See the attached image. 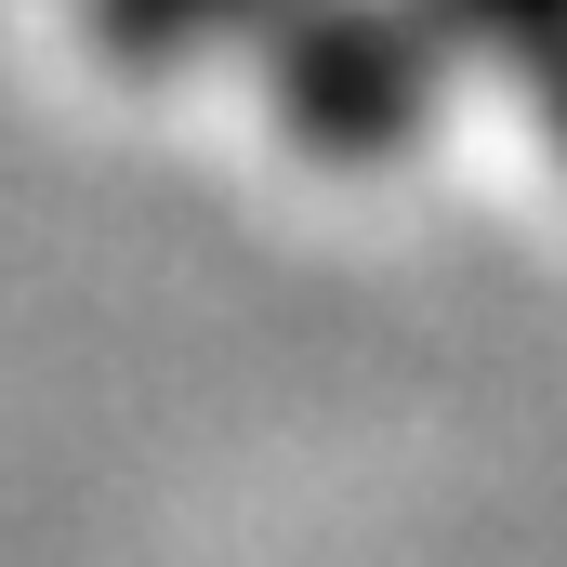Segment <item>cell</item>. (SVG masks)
Here are the masks:
<instances>
[{"mask_svg":"<svg viewBox=\"0 0 567 567\" xmlns=\"http://www.w3.org/2000/svg\"><path fill=\"white\" fill-rule=\"evenodd\" d=\"M212 13H238V0H106V40H120V53H172V40H198Z\"/></svg>","mask_w":567,"mask_h":567,"instance_id":"6da1fadb","label":"cell"}]
</instances>
